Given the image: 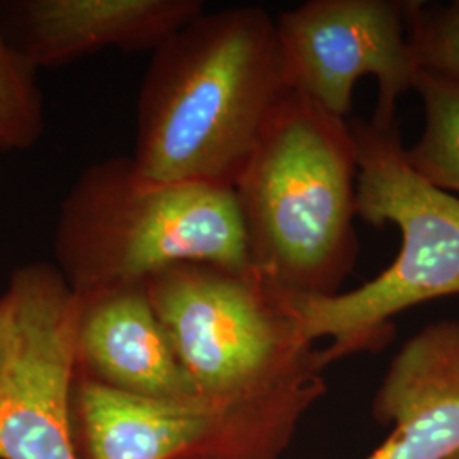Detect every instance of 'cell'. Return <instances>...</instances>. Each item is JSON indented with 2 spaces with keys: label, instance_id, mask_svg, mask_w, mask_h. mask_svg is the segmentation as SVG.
Returning a JSON list of instances; mask_svg holds the SVG:
<instances>
[{
  "label": "cell",
  "instance_id": "obj_1",
  "mask_svg": "<svg viewBox=\"0 0 459 459\" xmlns=\"http://www.w3.org/2000/svg\"><path fill=\"white\" fill-rule=\"evenodd\" d=\"M293 91L263 7L203 13L153 51L134 167L148 181L233 187Z\"/></svg>",
  "mask_w": 459,
  "mask_h": 459
},
{
  "label": "cell",
  "instance_id": "obj_2",
  "mask_svg": "<svg viewBox=\"0 0 459 459\" xmlns=\"http://www.w3.org/2000/svg\"><path fill=\"white\" fill-rule=\"evenodd\" d=\"M356 184L351 126L295 89L233 186L252 267L288 293H339L359 257Z\"/></svg>",
  "mask_w": 459,
  "mask_h": 459
},
{
  "label": "cell",
  "instance_id": "obj_3",
  "mask_svg": "<svg viewBox=\"0 0 459 459\" xmlns=\"http://www.w3.org/2000/svg\"><path fill=\"white\" fill-rule=\"evenodd\" d=\"M53 250L81 298L145 284L178 264L254 269L233 187L148 181L132 157L83 170L62 201Z\"/></svg>",
  "mask_w": 459,
  "mask_h": 459
},
{
  "label": "cell",
  "instance_id": "obj_4",
  "mask_svg": "<svg viewBox=\"0 0 459 459\" xmlns=\"http://www.w3.org/2000/svg\"><path fill=\"white\" fill-rule=\"evenodd\" d=\"M349 126L358 162L356 214L371 227L396 225L402 247L388 269L352 291H282L307 342L332 339L320 366L383 341L394 315L459 295V197L411 167L398 123L381 128L356 119Z\"/></svg>",
  "mask_w": 459,
  "mask_h": 459
},
{
  "label": "cell",
  "instance_id": "obj_5",
  "mask_svg": "<svg viewBox=\"0 0 459 459\" xmlns=\"http://www.w3.org/2000/svg\"><path fill=\"white\" fill-rule=\"evenodd\" d=\"M145 288L197 394L221 411L305 392L320 366L282 290L255 269L178 264Z\"/></svg>",
  "mask_w": 459,
  "mask_h": 459
},
{
  "label": "cell",
  "instance_id": "obj_6",
  "mask_svg": "<svg viewBox=\"0 0 459 459\" xmlns=\"http://www.w3.org/2000/svg\"><path fill=\"white\" fill-rule=\"evenodd\" d=\"M411 0H310L276 19L279 45L296 91L345 117L362 77L377 81L371 123L396 125L398 100L420 74L409 39Z\"/></svg>",
  "mask_w": 459,
  "mask_h": 459
},
{
  "label": "cell",
  "instance_id": "obj_7",
  "mask_svg": "<svg viewBox=\"0 0 459 459\" xmlns=\"http://www.w3.org/2000/svg\"><path fill=\"white\" fill-rule=\"evenodd\" d=\"M7 290L16 344L0 385V459H79L68 407L82 299L45 263L19 267Z\"/></svg>",
  "mask_w": 459,
  "mask_h": 459
},
{
  "label": "cell",
  "instance_id": "obj_8",
  "mask_svg": "<svg viewBox=\"0 0 459 459\" xmlns=\"http://www.w3.org/2000/svg\"><path fill=\"white\" fill-rule=\"evenodd\" d=\"M377 411L394 424L366 459H449L459 453V320L411 335L390 364Z\"/></svg>",
  "mask_w": 459,
  "mask_h": 459
},
{
  "label": "cell",
  "instance_id": "obj_9",
  "mask_svg": "<svg viewBox=\"0 0 459 459\" xmlns=\"http://www.w3.org/2000/svg\"><path fill=\"white\" fill-rule=\"evenodd\" d=\"M16 47L34 68L99 49H155L204 13L199 0H22L11 9Z\"/></svg>",
  "mask_w": 459,
  "mask_h": 459
},
{
  "label": "cell",
  "instance_id": "obj_10",
  "mask_svg": "<svg viewBox=\"0 0 459 459\" xmlns=\"http://www.w3.org/2000/svg\"><path fill=\"white\" fill-rule=\"evenodd\" d=\"M81 299L79 362L92 379L153 398L203 400L182 369L145 284L108 288Z\"/></svg>",
  "mask_w": 459,
  "mask_h": 459
},
{
  "label": "cell",
  "instance_id": "obj_11",
  "mask_svg": "<svg viewBox=\"0 0 459 459\" xmlns=\"http://www.w3.org/2000/svg\"><path fill=\"white\" fill-rule=\"evenodd\" d=\"M91 459H172L203 441L225 411L125 392L92 377L79 386Z\"/></svg>",
  "mask_w": 459,
  "mask_h": 459
},
{
  "label": "cell",
  "instance_id": "obj_12",
  "mask_svg": "<svg viewBox=\"0 0 459 459\" xmlns=\"http://www.w3.org/2000/svg\"><path fill=\"white\" fill-rule=\"evenodd\" d=\"M424 128L407 148L411 167L446 193H459V77L420 70L415 83Z\"/></svg>",
  "mask_w": 459,
  "mask_h": 459
},
{
  "label": "cell",
  "instance_id": "obj_13",
  "mask_svg": "<svg viewBox=\"0 0 459 459\" xmlns=\"http://www.w3.org/2000/svg\"><path fill=\"white\" fill-rule=\"evenodd\" d=\"M34 72L0 22V150H28L43 134L45 108Z\"/></svg>",
  "mask_w": 459,
  "mask_h": 459
},
{
  "label": "cell",
  "instance_id": "obj_14",
  "mask_svg": "<svg viewBox=\"0 0 459 459\" xmlns=\"http://www.w3.org/2000/svg\"><path fill=\"white\" fill-rule=\"evenodd\" d=\"M409 39L420 70L459 77V0H411Z\"/></svg>",
  "mask_w": 459,
  "mask_h": 459
},
{
  "label": "cell",
  "instance_id": "obj_15",
  "mask_svg": "<svg viewBox=\"0 0 459 459\" xmlns=\"http://www.w3.org/2000/svg\"><path fill=\"white\" fill-rule=\"evenodd\" d=\"M16 344V305L11 291L0 296V385L7 375Z\"/></svg>",
  "mask_w": 459,
  "mask_h": 459
},
{
  "label": "cell",
  "instance_id": "obj_16",
  "mask_svg": "<svg viewBox=\"0 0 459 459\" xmlns=\"http://www.w3.org/2000/svg\"><path fill=\"white\" fill-rule=\"evenodd\" d=\"M449 459H459V453H458V455H456V456H453V458H449Z\"/></svg>",
  "mask_w": 459,
  "mask_h": 459
}]
</instances>
